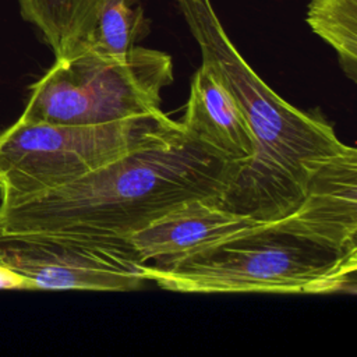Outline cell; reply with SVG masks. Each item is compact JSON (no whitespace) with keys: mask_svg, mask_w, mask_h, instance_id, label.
I'll list each match as a JSON object with an SVG mask.
<instances>
[{"mask_svg":"<svg viewBox=\"0 0 357 357\" xmlns=\"http://www.w3.org/2000/svg\"><path fill=\"white\" fill-rule=\"evenodd\" d=\"M356 236L357 151L350 146L319 169L290 213L144 271L160 289L180 293H353Z\"/></svg>","mask_w":357,"mask_h":357,"instance_id":"cell-1","label":"cell"},{"mask_svg":"<svg viewBox=\"0 0 357 357\" xmlns=\"http://www.w3.org/2000/svg\"><path fill=\"white\" fill-rule=\"evenodd\" d=\"M240 169L184 131L49 191L0 204V229L127 238L185 201H219Z\"/></svg>","mask_w":357,"mask_h":357,"instance_id":"cell-2","label":"cell"},{"mask_svg":"<svg viewBox=\"0 0 357 357\" xmlns=\"http://www.w3.org/2000/svg\"><path fill=\"white\" fill-rule=\"evenodd\" d=\"M197 40L202 63L227 86L251 128L255 153L218 201L255 220L290 213L312 177L350 146L318 110L304 112L271 89L237 52L211 0H176Z\"/></svg>","mask_w":357,"mask_h":357,"instance_id":"cell-3","label":"cell"},{"mask_svg":"<svg viewBox=\"0 0 357 357\" xmlns=\"http://www.w3.org/2000/svg\"><path fill=\"white\" fill-rule=\"evenodd\" d=\"M160 109L103 124H52L18 117L0 132V204L49 191L144 146L184 132Z\"/></svg>","mask_w":357,"mask_h":357,"instance_id":"cell-4","label":"cell"},{"mask_svg":"<svg viewBox=\"0 0 357 357\" xmlns=\"http://www.w3.org/2000/svg\"><path fill=\"white\" fill-rule=\"evenodd\" d=\"M173 82L172 57L134 46L123 56L81 52L56 59L31 85L20 117L52 124H103L160 109Z\"/></svg>","mask_w":357,"mask_h":357,"instance_id":"cell-5","label":"cell"},{"mask_svg":"<svg viewBox=\"0 0 357 357\" xmlns=\"http://www.w3.org/2000/svg\"><path fill=\"white\" fill-rule=\"evenodd\" d=\"M0 262L24 275L33 290L130 291L149 282L127 238L0 229Z\"/></svg>","mask_w":357,"mask_h":357,"instance_id":"cell-6","label":"cell"},{"mask_svg":"<svg viewBox=\"0 0 357 357\" xmlns=\"http://www.w3.org/2000/svg\"><path fill=\"white\" fill-rule=\"evenodd\" d=\"M259 223L225 209L216 199L197 198L172 208L127 240L141 264L166 265Z\"/></svg>","mask_w":357,"mask_h":357,"instance_id":"cell-7","label":"cell"},{"mask_svg":"<svg viewBox=\"0 0 357 357\" xmlns=\"http://www.w3.org/2000/svg\"><path fill=\"white\" fill-rule=\"evenodd\" d=\"M180 123L187 134L237 163L240 172L255 153L254 135L241 107L219 75L205 63H201L192 75Z\"/></svg>","mask_w":357,"mask_h":357,"instance_id":"cell-8","label":"cell"},{"mask_svg":"<svg viewBox=\"0 0 357 357\" xmlns=\"http://www.w3.org/2000/svg\"><path fill=\"white\" fill-rule=\"evenodd\" d=\"M102 0H18L21 17L32 24L54 59L74 54L89 32Z\"/></svg>","mask_w":357,"mask_h":357,"instance_id":"cell-9","label":"cell"},{"mask_svg":"<svg viewBox=\"0 0 357 357\" xmlns=\"http://www.w3.org/2000/svg\"><path fill=\"white\" fill-rule=\"evenodd\" d=\"M149 32L144 8L134 0H102L93 24L78 50L100 56H123ZM73 56V54H71Z\"/></svg>","mask_w":357,"mask_h":357,"instance_id":"cell-10","label":"cell"},{"mask_svg":"<svg viewBox=\"0 0 357 357\" xmlns=\"http://www.w3.org/2000/svg\"><path fill=\"white\" fill-rule=\"evenodd\" d=\"M307 24L331 45L344 74L357 78V0H311Z\"/></svg>","mask_w":357,"mask_h":357,"instance_id":"cell-11","label":"cell"},{"mask_svg":"<svg viewBox=\"0 0 357 357\" xmlns=\"http://www.w3.org/2000/svg\"><path fill=\"white\" fill-rule=\"evenodd\" d=\"M0 290H33V287L24 275L0 262Z\"/></svg>","mask_w":357,"mask_h":357,"instance_id":"cell-12","label":"cell"}]
</instances>
